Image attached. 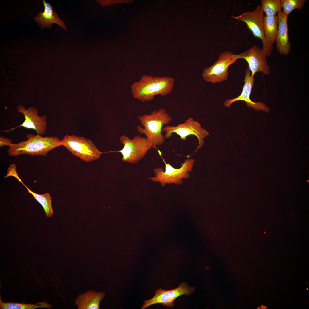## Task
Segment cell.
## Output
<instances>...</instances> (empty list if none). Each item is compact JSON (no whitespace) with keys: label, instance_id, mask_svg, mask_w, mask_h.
I'll return each mask as SVG.
<instances>
[{"label":"cell","instance_id":"12","mask_svg":"<svg viewBox=\"0 0 309 309\" xmlns=\"http://www.w3.org/2000/svg\"><path fill=\"white\" fill-rule=\"evenodd\" d=\"M239 55V59H244L247 62L252 76L259 71L265 75L269 74L270 67L268 64L266 56L262 49L254 45Z\"/></svg>","mask_w":309,"mask_h":309},{"label":"cell","instance_id":"18","mask_svg":"<svg viewBox=\"0 0 309 309\" xmlns=\"http://www.w3.org/2000/svg\"><path fill=\"white\" fill-rule=\"evenodd\" d=\"M21 183L27 189L28 193L31 194L35 199L41 205L46 216L52 217L53 211L51 203L52 198L50 194L47 193L43 194L35 193L30 189L22 181Z\"/></svg>","mask_w":309,"mask_h":309},{"label":"cell","instance_id":"10","mask_svg":"<svg viewBox=\"0 0 309 309\" xmlns=\"http://www.w3.org/2000/svg\"><path fill=\"white\" fill-rule=\"evenodd\" d=\"M195 288L183 282L177 288L172 290H165L158 289L156 290L155 295L152 298L144 301L141 309H144L152 305L159 303L164 306L173 308L174 301L177 298L183 295H189L193 292Z\"/></svg>","mask_w":309,"mask_h":309},{"label":"cell","instance_id":"11","mask_svg":"<svg viewBox=\"0 0 309 309\" xmlns=\"http://www.w3.org/2000/svg\"><path fill=\"white\" fill-rule=\"evenodd\" d=\"M17 111L23 114L25 117L23 123L17 126L7 130H2L4 132H9L20 127L27 129L35 130L37 134L43 135L47 129V117L45 116H39L38 115V111L34 107H29L27 110L21 105L17 108Z\"/></svg>","mask_w":309,"mask_h":309},{"label":"cell","instance_id":"21","mask_svg":"<svg viewBox=\"0 0 309 309\" xmlns=\"http://www.w3.org/2000/svg\"><path fill=\"white\" fill-rule=\"evenodd\" d=\"M306 0H281L282 11L284 14L288 16L295 9H301L303 7Z\"/></svg>","mask_w":309,"mask_h":309},{"label":"cell","instance_id":"4","mask_svg":"<svg viewBox=\"0 0 309 309\" xmlns=\"http://www.w3.org/2000/svg\"><path fill=\"white\" fill-rule=\"evenodd\" d=\"M61 141L62 146L73 155L87 162L98 159L103 153L92 141L83 137L67 135Z\"/></svg>","mask_w":309,"mask_h":309},{"label":"cell","instance_id":"5","mask_svg":"<svg viewBox=\"0 0 309 309\" xmlns=\"http://www.w3.org/2000/svg\"><path fill=\"white\" fill-rule=\"evenodd\" d=\"M195 161L193 159L185 160L181 164L180 168L176 169L169 163H166L163 159L165 166V171L159 167L155 168L154 169V177L149 179L153 182H159L162 186L169 183L181 185L183 183V179H187L190 177L189 172L191 171Z\"/></svg>","mask_w":309,"mask_h":309},{"label":"cell","instance_id":"14","mask_svg":"<svg viewBox=\"0 0 309 309\" xmlns=\"http://www.w3.org/2000/svg\"><path fill=\"white\" fill-rule=\"evenodd\" d=\"M278 29L275 42L277 50L281 54L288 55L291 50L288 33V16L282 11L278 13Z\"/></svg>","mask_w":309,"mask_h":309},{"label":"cell","instance_id":"3","mask_svg":"<svg viewBox=\"0 0 309 309\" xmlns=\"http://www.w3.org/2000/svg\"><path fill=\"white\" fill-rule=\"evenodd\" d=\"M137 118L144 127L143 128L138 126L137 131L140 134L146 135L152 147L155 149L157 146L162 144L165 138L162 134L163 127L169 124L172 120L166 110L160 108L150 114L138 116Z\"/></svg>","mask_w":309,"mask_h":309},{"label":"cell","instance_id":"22","mask_svg":"<svg viewBox=\"0 0 309 309\" xmlns=\"http://www.w3.org/2000/svg\"><path fill=\"white\" fill-rule=\"evenodd\" d=\"M13 142V140L11 139L5 138V137L0 136V146L1 147L4 146H8Z\"/></svg>","mask_w":309,"mask_h":309},{"label":"cell","instance_id":"16","mask_svg":"<svg viewBox=\"0 0 309 309\" xmlns=\"http://www.w3.org/2000/svg\"><path fill=\"white\" fill-rule=\"evenodd\" d=\"M105 295L104 292L90 290L79 295L75 300V304L78 309H99L100 303Z\"/></svg>","mask_w":309,"mask_h":309},{"label":"cell","instance_id":"8","mask_svg":"<svg viewBox=\"0 0 309 309\" xmlns=\"http://www.w3.org/2000/svg\"><path fill=\"white\" fill-rule=\"evenodd\" d=\"M120 139L124 147L121 150L114 152L121 153L123 161L132 164L137 163L152 148L146 138L139 136H136L131 139L124 135L120 136Z\"/></svg>","mask_w":309,"mask_h":309},{"label":"cell","instance_id":"13","mask_svg":"<svg viewBox=\"0 0 309 309\" xmlns=\"http://www.w3.org/2000/svg\"><path fill=\"white\" fill-rule=\"evenodd\" d=\"M254 79L252 76L251 72L248 67L245 70V83L241 94L237 97L228 99L224 102L223 105L228 107L233 102L242 100L245 101L248 107H251L256 110H261L266 112L269 111V109L262 102H253L250 99V96L252 88L253 86Z\"/></svg>","mask_w":309,"mask_h":309},{"label":"cell","instance_id":"19","mask_svg":"<svg viewBox=\"0 0 309 309\" xmlns=\"http://www.w3.org/2000/svg\"><path fill=\"white\" fill-rule=\"evenodd\" d=\"M52 306L46 302H39L36 304H25L23 303L3 302L0 298V308L1 309H35L39 308H51Z\"/></svg>","mask_w":309,"mask_h":309},{"label":"cell","instance_id":"15","mask_svg":"<svg viewBox=\"0 0 309 309\" xmlns=\"http://www.w3.org/2000/svg\"><path fill=\"white\" fill-rule=\"evenodd\" d=\"M42 2L44 8L43 12L40 11L39 13L34 17V20L39 24L42 29L46 27L51 28L53 23H56L60 27L67 30V28L64 21L59 18L50 3H47L43 0Z\"/></svg>","mask_w":309,"mask_h":309},{"label":"cell","instance_id":"17","mask_svg":"<svg viewBox=\"0 0 309 309\" xmlns=\"http://www.w3.org/2000/svg\"><path fill=\"white\" fill-rule=\"evenodd\" d=\"M263 27L265 38L268 42L273 45L275 42L278 29V18L276 15L264 16Z\"/></svg>","mask_w":309,"mask_h":309},{"label":"cell","instance_id":"7","mask_svg":"<svg viewBox=\"0 0 309 309\" xmlns=\"http://www.w3.org/2000/svg\"><path fill=\"white\" fill-rule=\"evenodd\" d=\"M235 19L245 23L254 36L262 41V49L266 56L272 54L273 47L268 43L265 38L264 33L263 12L260 6H258L252 11H246L237 16H232Z\"/></svg>","mask_w":309,"mask_h":309},{"label":"cell","instance_id":"1","mask_svg":"<svg viewBox=\"0 0 309 309\" xmlns=\"http://www.w3.org/2000/svg\"><path fill=\"white\" fill-rule=\"evenodd\" d=\"M174 79L169 76L155 77L144 75L131 86L134 97L144 102L154 100L155 96H165L172 91Z\"/></svg>","mask_w":309,"mask_h":309},{"label":"cell","instance_id":"6","mask_svg":"<svg viewBox=\"0 0 309 309\" xmlns=\"http://www.w3.org/2000/svg\"><path fill=\"white\" fill-rule=\"evenodd\" d=\"M239 56L229 51L222 52L213 65L204 69L202 78L206 82L213 83L227 80L229 67L239 59Z\"/></svg>","mask_w":309,"mask_h":309},{"label":"cell","instance_id":"2","mask_svg":"<svg viewBox=\"0 0 309 309\" xmlns=\"http://www.w3.org/2000/svg\"><path fill=\"white\" fill-rule=\"evenodd\" d=\"M26 136L27 140L26 141L10 144L7 150L9 155L27 154L46 156L50 151L62 146L61 140L56 137H43L37 134H29Z\"/></svg>","mask_w":309,"mask_h":309},{"label":"cell","instance_id":"20","mask_svg":"<svg viewBox=\"0 0 309 309\" xmlns=\"http://www.w3.org/2000/svg\"><path fill=\"white\" fill-rule=\"evenodd\" d=\"M260 6L266 15L274 16L282 11L281 0H262Z\"/></svg>","mask_w":309,"mask_h":309},{"label":"cell","instance_id":"9","mask_svg":"<svg viewBox=\"0 0 309 309\" xmlns=\"http://www.w3.org/2000/svg\"><path fill=\"white\" fill-rule=\"evenodd\" d=\"M162 131L165 132V138H170L174 133L179 135L183 140H186L189 136H195L198 138L199 145L194 152L202 147L204 143V138L209 134V132L202 128L199 122L191 118L176 126L168 125L163 127Z\"/></svg>","mask_w":309,"mask_h":309}]
</instances>
